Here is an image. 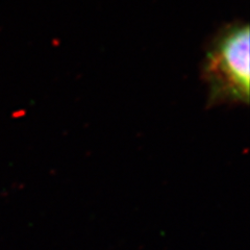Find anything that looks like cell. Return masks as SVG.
<instances>
[{
    "instance_id": "cell-1",
    "label": "cell",
    "mask_w": 250,
    "mask_h": 250,
    "mask_svg": "<svg viewBox=\"0 0 250 250\" xmlns=\"http://www.w3.org/2000/svg\"><path fill=\"white\" fill-rule=\"evenodd\" d=\"M249 35L247 23L236 22L210 42L202 64L210 105L249 104Z\"/></svg>"
}]
</instances>
